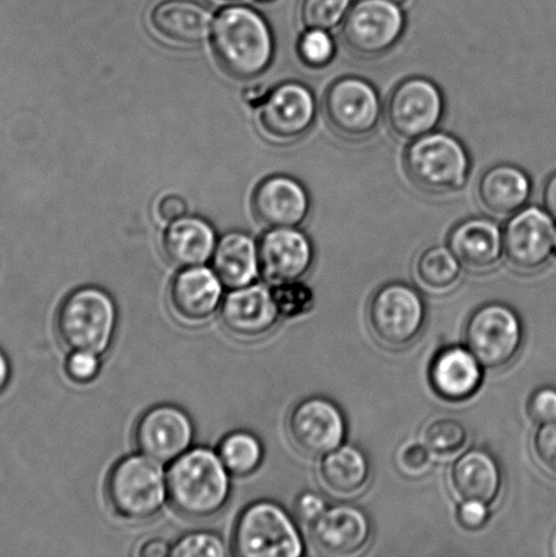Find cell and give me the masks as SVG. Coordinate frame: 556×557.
<instances>
[{
    "mask_svg": "<svg viewBox=\"0 0 556 557\" xmlns=\"http://www.w3.org/2000/svg\"><path fill=\"white\" fill-rule=\"evenodd\" d=\"M168 500L180 515L206 520L225 509L231 499V473L218 453L207 447H190L169 463Z\"/></svg>",
    "mask_w": 556,
    "mask_h": 557,
    "instance_id": "obj_1",
    "label": "cell"
},
{
    "mask_svg": "<svg viewBox=\"0 0 556 557\" xmlns=\"http://www.w3.org/2000/svg\"><path fill=\"white\" fill-rule=\"evenodd\" d=\"M211 46L222 67L239 79L263 74L274 57L269 24L247 5H231L217 15L211 26Z\"/></svg>",
    "mask_w": 556,
    "mask_h": 557,
    "instance_id": "obj_2",
    "label": "cell"
},
{
    "mask_svg": "<svg viewBox=\"0 0 556 557\" xmlns=\"http://www.w3.org/2000/svg\"><path fill=\"white\" fill-rule=\"evenodd\" d=\"M119 322L118 306L106 289H74L58 309L57 333L70 352L86 351L102 357L111 348Z\"/></svg>",
    "mask_w": 556,
    "mask_h": 557,
    "instance_id": "obj_3",
    "label": "cell"
},
{
    "mask_svg": "<svg viewBox=\"0 0 556 557\" xmlns=\"http://www.w3.org/2000/svg\"><path fill=\"white\" fill-rule=\"evenodd\" d=\"M106 495L109 507L122 520L150 521L166 504V472L161 462L141 453L124 457L109 471Z\"/></svg>",
    "mask_w": 556,
    "mask_h": 557,
    "instance_id": "obj_4",
    "label": "cell"
},
{
    "mask_svg": "<svg viewBox=\"0 0 556 557\" xmlns=\"http://www.w3.org/2000/svg\"><path fill=\"white\" fill-rule=\"evenodd\" d=\"M232 548L242 557H299L305 553L296 521L285 507L271 500L254 502L239 512Z\"/></svg>",
    "mask_w": 556,
    "mask_h": 557,
    "instance_id": "obj_5",
    "label": "cell"
},
{
    "mask_svg": "<svg viewBox=\"0 0 556 557\" xmlns=\"http://www.w3.org/2000/svg\"><path fill=\"white\" fill-rule=\"evenodd\" d=\"M405 168L412 184L423 193L454 194L465 187L470 174V156L454 135L433 133L411 140Z\"/></svg>",
    "mask_w": 556,
    "mask_h": 557,
    "instance_id": "obj_6",
    "label": "cell"
},
{
    "mask_svg": "<svg viewBox=\"0 0 556 557\" xmlns=\"http://www.w3.org/2000/svg\"><path fill=\"white\" fill-rule=\"evenodd\" d=\"M427 302L411 284L386 283L369 299L370 332L381 346L403 349L417 341L427 324Z\"/></svg>",
    "mask_w": 556,
    "mask_h": 557,
    "instance_id": "obj_7",
    "label": "cell"
},
{
    "mask_svg": "<svg viewBox=\"0 0 556 557\" xmlns=\"http://www.w3.org/2000/svg\"><path fill=\"white\" fill-rule=\"evenodd\" d=\"M524 343V326L510 306L490 302L468 317L465 344L484 369L498 370L510 364Z\"/></svg>",
    "mask_w": 556,
    "mask_h": 557,
    "instance_id": "obj_8",
    "label": "cell"
},
{
    "mask_svg": "<svg viewBox=\"0 0 556 557\" xmlns=\"http://www.w3.org/2000/svg\"><path fill=\"white\" fill-rule=\"evenodd\" d=\"M406 16L390 0H358L342 22V38L348 49L363 58L380 57L400 40Z\"/></svg>",
    "mask_w": 556,
    "mask_h": 557,
    "instance_id": "obj_9",
    "label": "cell"
},
{
    "mask_svg": "<svg viewBox=\"0 0 556 557\" xmlns=\"http://www.w3.org/2000/svg\"><path fill=\"white\" fill-rule=\"evenodd\" d=\"M444 108L440 87L423 76H412L391 92L385 108L386 123L399 138L413 140L437 128Z\"/></svg>",
    "mask_w": 556,
    "mask_h": 557,
    "instance_id": "obj_10",
    "label": "cell"
},
{
    "mask_svg": "<svg viewBox=\"0 0 556 557\" xmlns=\"http://www.w3.org/2000/svg\"><path fill=\"white\" fill-rule=\"evenodd\" d=\"M324 113L335 133L350 139L367 138L381 119L379 92L367 79L342 76L325 91Z\"/></svg>",
    "mask_w": 556,
    "mask_h": 557,
    "instance_id": "obj_11",
    "label": "cell"
},
{
    "mask_svg": "<svg viewBox=\"0 0 556 557\" xmlns=\"http://www.w3.org/2000/svg\"><path fill=\"white\" fill-rule=\"evenodd\" d=\"M296 449L310 457H323L345 444L347 422L334 401L321 396L304 398L292 408L286 423Z\"/></svg>",
    "mask_w": 556,
    "mask_h": 557,
    "instance_id": "obj_12",
    "label": "cell"
},
{
    "mask_svg": "<svg viewBox=\"0 0 556 557\" xmlns=\"http://www.w3.org/2000/svg\"><path fill=\"white\" fill-rule=\"evenodd\" d=\"M555 220L541 207H524L510 215L503 231L504 255L521 272L543 269L554 255Z\"/></svg>",
    "mask_w": 556,
    "mask_h": 557,
    "instance_id": "obj_13",
    "label": "cell"
},
{
    "mask_svg": "<svg viewBox=\"0 0 556 557\" xmlns=\"http://www.w3.org/2000/svg\"><path fill=\"white\" fill-rule=\"evenodd\" d=\"M194 440L193 419L184 409L173 404H160L147 409L134 431V441L139 453L162 466L188 451Z\"/></svg>",
    "mask_w": 556,
    "mask_h": 557,
    "instance_id": "obj_14",
    "label": "cell"
},
{
    "mask_svg": "<svg viewBox=\"0 0 556 557\" xmlns=\"http://www.w3.org/2000/svg\"><path fill=\"white\" fill-rule=\"evenodd\" d=\"M318 114L309 87L285 82L272 89L259 106V127L267 138L288 144L308 133Z\"/></svg>",
    "mask_w": 556,
    "mask_h": 557,
    "instance_id": "obj_15",
    "label": "cell"
},
{
    "mask_svg": "<svg viewBox=\"0 0 556 557\" xmlns=\"http://www.w3.org/2000/svg\"><path fill=\"white\" fill-rule=\"evenodd\" d=\"M221 321L228 335L243 342H255L270 335L281 319L272 288L263 284L231 289L220 310Z\"/></svg>",
    "mask_w": 556,
    "mask_h": 557,
    "instance_id": "obj_16",
    "label": "cell"
},
{
    "mask_svg": "<svg viewBox=\"0 0 556 557\" xmlns=\"http://www.w3.org/2000/svg\"><path fill=\"white\" fill-rule=\"evenodd\" d=\"M223 298L220 277L205 265L180 270L168 289L172 314L190 326L209 322L221 310Z\"/></svg>",
    "mask_w": 556,
    "mask_h": 557,
    "instance_id": "obj_17",
    "label": "cell"
},
{
    "mask_svg": "<svg viewBox=\"0 0 556 557\" xmlns=\"http://www.w3.org/2000/svg\"><path fill=\"white\" fill-rule=\"evenodd\" d=\"M313 260V245L297 227L270 228L260 239V274L271 286L299 281L312 269Z\"/></svg>",
    "mask_w": 556,
    "mask_h": 557,
    "instance_id": "obj_18",
    "label": "cell"
},
{
    "mask_svg": "<svg viewBox=\"0 0 556 557\" xmlns=\"http://www.w3.org/2000/svg\"><path fill=\"white\" fill-rule=\"evenodd\" d=\"M309 533L321 554L350 556L358 554L372 540V522L357 506L336 505L309 523Z\"/></svg>",
    "mask_w": 556,
    "mask_h": 557,
    "instance_id": "obj_19",
    "label": "cell"
},
{
    "mask_svg": "<svg viewBox=\"0 0 556 557\" xmlns=\"http://www.w3.org/2000/svg\"><path fill=\"white\" fill-rule=\"evenodd\" d=\"M252 207L255 215L267 227H298L307 220L310 200L301 183L277 174L256 188Z\"/></svg>",
    "mask_w": 556,
    "mask_h": 557,
    "instance_id": "obj_20",
    "label": "cell"
},
{
    "mask_svg": "<svg viewBox=\"0 0 556 557\" xmlns=\"http://www.w3.org/2000/svg\"><path fill=\"white\" fill-rule=\"evenodd\" d=\"M448 247L467 270L486 272L503 258V231L490 218H468L452 228Z\"/></svg>",
    "mask_w": 556,
    "mask_h": 557,
    "instance_id": "obj_21",
    "label": "cell"
},
{
    "mask_svg": "<svg viewBox=\"0 0 556 557\" xmlns=\"http://www.w3.org/2000/svg\"><path fill=\"white\" fill-rule=\"evenodd\" d=\"M429 380L444 400L466 401L481 389L483 366L466 346L446 347L430 364Z\"/></svg>",
    "mask_w": 556,
    "mask_h": 557,
    "instance_id": "obj_22",
    "label": "cell"
},
{
    "mask_svg": "<svg viewBox=\"0 0 556 557\" xmlns=\"http://www.w3.org/2000/svg\"><path fill=\"white\" fill-rule=\"evenodd\" d=\"M449 484L460 502L481 500L492 506L503 490V471L492 453L471 449L452 466Z\"/></svg>",
    "mask_w": 556,
    "mask_h": 557,
    "instance_id": "obj_23",
    "label": "cell"
},
{
    "mask_svg": "<svg viewBox=\"0 0 556 557\" xmlns=\"http://www.w3.org/2000/svg\"><path fill=\"white\" fill-rule=\"evenodd\" d=\"M214 228L198 216H183L169 223L163 233L162 249L169 263L178 269L205 265L217 247Z\"/></svg>",
    "mask_w": 556,
    "mask_h": 557,
    "instance_id": "obj_24",
    "label": "cell"
},
{
    "mask_svg": "<svg viewBox=\"0 0 556 557\" xmlns=\"http://www.w3.org/2000/svg\"><path fill=\"white\" fill-rule=\"evenodd\" d=\"M532 182L522 169L510 163L489 168L478 183V199L489 212L510 216L524 209L531 198Z\"/></svg>",
    "mask_w": 556,
    "mask_h": 557,
    "instance_id": "obj_25",
    "label": "cell"
},
{
    "mask_svg": "<svg viewBox=\"0 0 556 557\" xmlns=\"http://www.w3.org/2000/svg\"><path fill=\"white\" fill-rule=\"evenodd\" d=\"M370 463L361 449L345 445L321 457L319 479L326 493L335 498H356L370 482Z\"/></svg>",
    "mask_w": 556,
    "mask_h": 557,
    "instance_id": "obj_26",
    "label": "cell"
},
{
    "mask_svg": "<svg viewBox=\"0 0 556 557\" xmlns=\"http://www.w3.org/2000/svg\"><path fill=\"white\" fill-rule=\"evenodd\" d=\"M158 35L178 46H196L210 35L212 16L203 5L190 0H168L151 14Z\"/></svg>",
    "mask_w": 556,
    "mask_h": 557,
    "instance_id": "obj_27",
    "label": "cell"
},
{
    "mask_svg": "<svg viewBox=\"0 0 556 557\" xmlns=\"http://www.w3.org/2000/svg\"><path fill=\"white\" fill-rule=\"evenodd\" d=\"M211 260L212 271L228 289L247 287L260 274L259 245L242 232L225 234L217 243Z\"/></svg>",
    "mask_w": 556,
    "mask_h": 557,
    "instance_id": "obj_28",
    "label": "cell"
},
{
    "mask_svg": "<svg viewBox=\"0 0 556 557\" xmlns=\"http://www.w3.org/2000/svg\"><path fill=\"white\" fill-rule=\"evenodd\" d=\"M223 466L232 476L247 478L263 463L264 449L258 436L238 430L227 434L217 449Z\"/></svg>",
    "mask_w": 556,
    "mask_h": 557,
    "instance_id": "obj_29",
    "label": "cell"
},
{
    "mask_svg": "<svg viewBox=\"0 0 556 557\" xmlns=\"http://www.w3.org/2000/svg\"><path fill=\"white\" fill-rule=\"evenodd\" d=\"M461 267L449 247H433L419 256L416 274L419 283L429 292L445 293L459 283Z\"/></svg>",
    "mask_w": 556,
    "mask_h": 557,
    "instance_id": "obj_30",
    "label": "cell"
},
{
    "mask_svg": "<svg viewBox=\"0 0 556 557\" xmlns=\"http://www.w3.org/2000/svg\"><path fill=\"white\" fill-rule=\"evenodd\" d=\"M421 440L434 456L449 457L467 446L468 429L460 419L438 417L424 425Z\"/></svg>",
    "mask_w": 556,
    "mask_h": 557,
    "instance_id": "obj_31",
    "label": "cell"
},
{
    "mask_svg": "<svg viewBox=\"0 0 556 557\" xmlns=\"http://www.w3.org/2000/svg\"><path fill=\"white\" fill-rule=\"evenodd\" d=\"M351 0H302L299 16L307 29L331 30L341 25Z\"/></svg>",
    "mask_w": 556,
    "mask_h": 557,
    "instance_id": "obj_32",
    "label": "cell"
},
{
    "mask_svg": "<svg viewBox=\"0 0 556 557\" xmlns=\"http://www.w3.org/2000/svg\"><path fill=\"white\" fill-rule=\"evenodd\" d=\"M272 297L281 317L288 320L309 313L316 302L312 287L299 281L276 284Z\"/></svg>",
    "mask_w": 556,
    "mask_h": 557,
    "instance_id": "obj_33",
    "label": "cell"
},
{
    "mask_svg": "<svg viewBox=\"0 0 556 557\" xmlns=\"http://www.w3.org/2000/svg\"><path fill=\"white\" fill-rule=\"evenodd\" d=\"M336 46L329 30L308 29L299 37L298 54L309 67H325L334 60Z\"/></svg>",
    "mask_w": 556,
    "mask_h": 557,
    "instance_id": "obj_34",
    "label": "cell"
},
{
    "mask_svg": "<svg viewBox=\"0 0 556 557\" xmlns=\"http://www.w3.org/2000/svg\"><path fill=\"white\" fill-rule=\"evenodd\" d=\"M227 548L223 540L212 532H193L180 537L172 545V557H225Z\"/></svg>",
    "mask_w": 556,
    "mask_h": 557,
    "instance_id": "obj_35",
    "label": "cell"
},
{
    "mask_svg": "<svg viewBox=\"0 0 556 557\" xmlns=\"http://www.w3.org/2000/svg\"><path fill=\"white\" fill-rule=\"evenodd\" d=\"M532 453L543 471L556 479V420L539 424L532 438Z\"/></svg>",
    "mask_w": 556,
    "mask_h": 557,
    "instance_id": "obj_36",
    "label": "cell"
},
{
    "mask_svg": "<svg viewBox=\"0 0 556 557\" xmlns=\"http://www.w3.org/2000/svg\"><path fill=\"white\" fill-rule=\"evenodd\" d=\"M433 453L421 444H408L397 455V466L407 476L419 478L427 474L433 467Z\"/></svg>",
    "mask_w": 556,
    "mask_h": 557,
    "instance_id": "obj_37",
    "label": "cell"
},
{
    "mask_svg": "<svg viewBox=\"0 0 556 557\" xmlns=\"http://www.w3.org/2000/svg\"><path fill=\"white\" fill-rule=\"evenodd\" d=\"M98 355L86 351L70 352L67 362H65V371L71 380L78 384H87L97 379L100 373L101 362Z\"/></svg>",
    "mask_w": 556,
    "mask_h": 557,
    "instance_id": "obj_38",
    "label": "cell"
},
{
    "mask_svg": "<svg viewBox=\"0 0 556 557\" xmlns=\"http://www.w3.org/2000/svg\"><path fill=\"white\" fill-rule=\"evenodd\" d=\"M528 414L538 424L552 423L556 420V389L542 387L528 401Z\"/></svg>",
    "mask_w": 556,
    "mask_h": 557,
    "instance_id": "obj_39",
    "label": "cell"
},
{
    "mask_svg": "<svg viewBox=\"0 0 556 557\" xmlns=\"http://www.w3.org/2000/svg\"><path fill=\"white\" fill-rule=\"evenodd\" d=\"M457 520L467 531H478L490 520V505L481 500H462L457 509Z\"/></svg>",
    "mask_w": 556,
    "mask_h": 557,
    "instance_id": "obj_40",
    "label": "cell"
},
{
    "mask_svg": "<svg viewBox=\"0 0 556 557\" xmlns=\"http://www.w3.org/2000/svg\"><path fill=\"white\" fill-rule=\"evenodd\" d=\"M297 515L302 521L312 523L329 509L325 500L320 495L313 493H304L299 495L296 505Z\"/></svg>",
    "mask_w": 556,
    "mask_h": 557,
    "instance_id": "obj_41",
    "label": "cell"
},
{
    "mask_svg": "<svg viewBox=\"0 0 556 557\" xmlns=\"http://www.w3.org/2000/svg\"><path fill=\"white\" fill-rule=\"evenodd\" d=\"M187 212V203L177 195H168L157 206V214L162 222L171 223L180 220Z\"/></svg>",
    "mask_w": 556,
    "mask_h": 557,
    "instance_id": "obj_42",
    "label": "cell"
},
{
    "mask_svg": "<svg viewBox=\"0 0 556 557\" xmlns=\"http://www.w3.org/2000/svg\"><path fill=\"white\" fill-rule=\"evenodd\" d=\"M172 545L161 539H150L141 544L138 555L141 557H166L171 556Z\"/></svg>",
    "mask_w": 556,
    "mask_h": 557,
    "instance_id": "obj_43",
    "label": "cell"
},
{
    "mask_svg": "<svg viewBox=\"0 0 556 557\" xmlns=\"http://www.w3.org/2000/svg\"><path fill=\"white\" fill-rule=\"evenodd\" d=\"M544 210L552 215L556 222V172L548 177L543 189Z\"/></svg>",
    "mask_w": 556,
    "mask_h": 557,
    "instance_id": "obj_44",
    "label": "cell"
},
{
    "mask_svg": "<svg viewBox=\"0 0 556 557\" xmlns=\"http://www.w3.org/2000/svg\"><path fill=\"white\" fill-rule=\"evenodd\" d=\"M11 376V368L8 357L0 349V393L8 386Z\"/></svg>",
    "mask_w": 556,
    "mask_h": 557,
    "instance_id": "obj_45",
    "label": "cell"
},
{
    "mask_svg": "<svg viewBox=\"0 0 556 557\" xmlns=\"http://www.w3.org/2000/svg\"><path fill=\"white\" fill-rule=\"evenodd\" d=\"M269 95V92H265L264 90H261L260 86H254L248 87L247 92H245V100L250 103V106H260L261 102H263L264 98Z\"/></svg>",
    "mask_w": 556,
    "mask_h": 557,
    "instance_id": "obj_46",
    "label": "cell"
},
{
    "mask_svg": "<svg viewBox=\"0 0 556 557\" xmlns=\"http://www.w3.org/2000/svg\"><path fill=\"white\" fill-rule=\"evenodd\" d=\"M390 2L401 5L405 4L407 0H390Z\"/></svg>",
    "mask_w": 556,
    "mask_h": 557,
    "instance_id": "obj_47",
    "label": "cell"
},
{
    "mask_svg": "<svg viewBox=\"0 0 556 557\" xmlns=\"http://www.w3.org/2000/svg\"><path fill=\"white\" fill-rule=\"evenodd\" d=\"M554 253L556 255V226H555V233H554Z\"/></svg>",
    "mask_w": 556,
    "mask_h": 557,
    "instance_id": "obj_48",
    "label": "cell"
},
{
    "mask_svg": "<svg viewBox=\"0 0 556 557\" xmlns=\"http://www.w3.org/2000/svg\"><path fill=\"white\" fill-rule=\"evenodd\" d=\"M218 2H236V0H218Z\"/></svg>",
    "mask_w": 556,
    "mask_h": 557,
    "instance_id": "obj_49",
    "label": "cell"
}]
</instances>
